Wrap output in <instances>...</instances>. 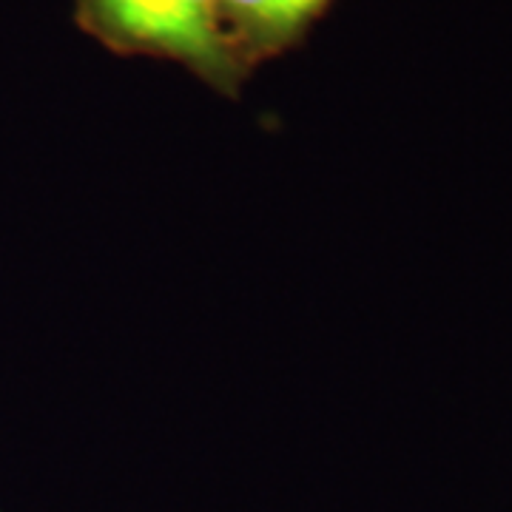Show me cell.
Listing matches in <instances>:
<instances>
[{
  "label": "cell",
  "instance_id": "cell-2",
  "mask_svg": "<svg viewBox=\"0 0 512 512\" xmlns=\"http://www.w3.org/2000/svg\"><path fill=\"white\" fill-rule=\"evenodd\" d=\"M336 0H217L220 20L245 69L296 49Z\"/></svg>",
  "mask_w": 512,
  "mask_h": 512
},
{
  "label": "cell",
  "instance_id": "cell-1",
  "mask_svg": "<svg viewBox=\"0 0 512 512\" xmlns=\"http://www.w3.org/2000/svg\"><path fill=\"white\" fill-rule=\"evenodd\" d=\"M74 20L114 55L177 63L222 97H239L251 77L217 0H77Z\"/></svg>",
  "mask_w": 512,
  "mask_h": 512
}]
</instances>
